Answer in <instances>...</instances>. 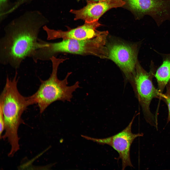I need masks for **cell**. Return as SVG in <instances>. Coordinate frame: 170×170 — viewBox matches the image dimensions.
I'll return each mask as SVG.
<instances>
[{
    "mask_svg": "<svg viewBox=\"0 0 170 170\" xmlns=\"http://www.w3.org/2000/svg\"><path fill=\"white\" fill-rule=\"evenodd\" d=\"M37 11H27L8 24L0 39V63L16 70L23 61L43 46L38 35L47 23Z\"/></svg>",
    "mask_w": 170,
    "mask_h": 170,
    "instance_id": "cell-1",
    "label": "cell"
},
{
    "mask_svg": "<svg viewBox=\"0 0 170 170\" xmlns=\"http://www.w3.org/2000/svg\"><path fill=\"white\" fill-rule=\"evenodd\" d=\"M17 72L12 79L7 76L5 86L0 98V105L2 108L4 123L5 132L1 138L7 139L11 149H19L18 134L19 127L24 122L21 118L24 111L29 106L28 97L22 96L17 88Z\"/></svg>",
    "mask_w": 170,
    "mask_h": 170,
    "instance_id": "cell-2",
    "label": "cell"
},
{
    "mask_svg": "<svg viewBox=\"0 0 170 170\" xmlns=\"http://www.w3.org/2000/svg\"><path fill=\"white\" fill-rule=\"evenodd\" d=\"M66 59L52 57L50 59L52 63V70L50 77L46 80H41V84L37 91L28 97L30 105L37 104L40 113H42L50 105L55 101H70L73 92L79 87L78 81L73 85H67L68 79L71 72L68 73L62 80L58 78L59 66Z\"/></svg>",
    "mask_w": 170,
    "mask_h": 170,
    "instance_id": "cell-3",
    "label": "cell"
},
{
    "mask_svg": "<svg viewBox=\"0 0 170 170\" xmlns=\"http://www.w3.org/2000/svg\"><path fill=\"white\" fill-rule=\"evenodd\" d=\"M155 70L151 66L147 72L137 62L134 76V84L132 87L136 97L142 109L147 122L156 126L157 125L156 117L152 113L150 105L152 99L157 98L161 99L163 93H161L154 85L152 79Z\"/></svg>",
    "mask_w": 170,
    "mask_h": 170,
    "instance_id": "cell-4",
    "label": "cell"
},
{
    "mask_svg": "<svg viewBox=\"0 0 170 170\" xmlns=\"http://www.w3.org/2000/svg\"><path fill=\"white\" fill-rule=\"evenodd\" d=\"M135 117L134 116L128 126L124 129L111 136L98 139L82 135L81 136L87 140L100 144L107 145L113 148L118 153V159L121 160L122 170H124L128 166L133 167L130 155L131 146L135 138L142 136L143 135L142 133L135 134L132 133V126Z\"/></svg>",
    "mask_w": 170,
    "mask_h": 170,
    "instance_id": "cell-5",
    "label": "cell"
},
{
    "mask_svg": "<svg viewBox=\"0 0 170 170\" xmlns=\"http://www.w3.org/2000/svg\"><path fill=\"white\" fill-rule=\"evenodd\" d=\"M106 54V57L119 66L132 87L138 62L136 47L123 43H113L107 46Z\"/></svg>",
    "mask_w": 170,
    "mask_h": 170,
    "instance_id": "cell-6",
    "label": "cell"
},
{
    "mask_svg": "<svg viewBox=\"0 0 170 170\" xmlns=\"http://www.w3.org/2000/svg\"><path fill=\"white\" fill-rule=\"evenodd\" d=\"M131 8L141 15H148L159 26L170 21V0H127Z\"/></svg>",
    "mask_w": 170,
    "mask_h": 170,
    "instance_id": "cell-7",
    "label": "cell"
},
{
    "mask_svg": "<svg viewBox=\"0 0 170 170\" xmlns=\"http://www.w3.org/2000/svg\"><path fill=\"white\" fill-rule=\"evenodd\" d=\"M100 25L97 21L92 22H85L82 26L66 31L51 29L46 25L42 28L47 33V38L48 40L59 38L63 40L73 39L82 40L92 39L107 33L97 30V28Z\"/></svg>",
    "mask_w": 170,
    "mask_h": 170,
    "instance_id": "cell-8",
    "label": "cell"
},
{
    "mask_svg": "<svg viewBox=\"0 0 170 170\" xmlns=\"http://www.w3.org/2000/svg\"><path fill=\"white\" fill-rule=\"evenodd\" d=\"M87 1V5L83 8L79 10L71 9L70 10V12L75 15L74 20L82 19L86 22L98 21L99 18L108 10L122 6L125 3L122 0Z\"/></svg>",
    "mask_w": 170,
    "mask_h": 170,
    "instance_id": "cell-9",
    "label": "cell"
},
{
    "mask_svg": "<svg viewBox=\"0 0 170 170\" xmlns=\"http://www.w3.org/2000/svg\"><path fill=\"white\" fill-rule=\"evenodd\" d=\"M157 84L158 89L163 93L170 81V54L167 55L162 64L157 69L154 75Z\"/></svg>",
    "mask_w": 170,
    "mask_h": 170,
    "instance_id": "cell-10",
    "label": "cell"
},
{
    "mask_svg": "<svg viewBox=\"0 0 170 170\" xmlns=\"http://www.w3.org/2000/svg\"><path fill=\"white\" fill-rule=\"evenodd\" d=\"M166 92L162 93L161 100H162L166 104L168 108V115L167 122H170V81L166 85Z\"/></svg>",
    "mask_w": 170,
    "mask_h": 170,
    "instance_id": "cell-11",
    "label": "cell"
},
{
    "mask_svg": "<svg viewBox=\"0 0 170 170\" xmlns=\"http://www.w3.org/2000/svg\"><path fill=\"white\" fill-rule=\"evenodd\" d=\"M8 0H0V16L4 15L6 11L9 7Z\"/></svg>",
    "mask_w": 170,
    "mask_h": 170,
    "instance_id": "cell-12",
    "label": "cell"
},
{
    "mask_svg": "<svg viewBox=\"0 0 170 170\" xmlns=\"http://www.w3.org/2000/svg\"><path fill=\"white\" fill-rule=\"evenodd\" d=\"M4 129V123L2 108L0 105V136L1 138L3 131Z\"/></svg>",
    "mask_w": 170,
    "mask_h": 170,
    "instance_id": "cell-13",
    "label": "cell"
},
{
    "mask_svg": "<svg viewBox=\"0 0 170 170\" xmlns=\"http://www.w3.org/2000/svg\"><path fill=\"white\" fill-rule=\"evenodd\" d=\"M80 0H77L78 1H79ZM86 0L87 1H101L102 0Z\"/></svg>",
    "mask_w": 170,
    "mask_h": 170,
    "instance_id": "cell-14",
    "label": "cell"
}]
</instances>
